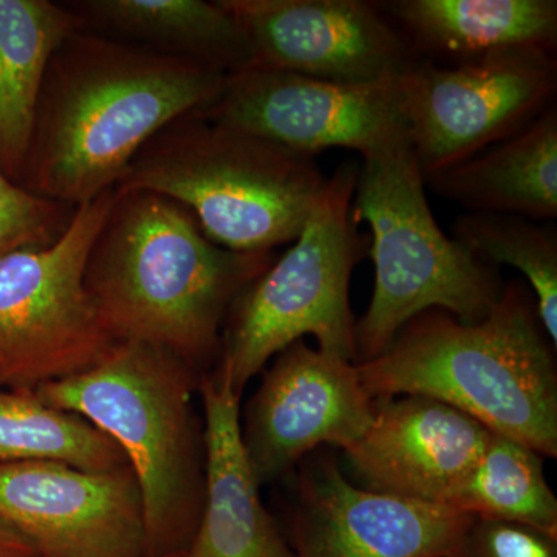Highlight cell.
Returning <instances> with one entry per match:
<instances>
[{
  "label": "cell",
  "mask_w": 557,
  "mask_h": 557,
  "mask_svg": "<svg viewBox=\"0 0 557 557\" xmlns=\"http://www.w3.org/2000/svg\"><path fill=\"white\" fill-rule=\"evenodd\" d=\"M490 434L446 403L401 395L375 399L372 424L344 453L366 490L453 507Z\"/></svg>",
  "instance_id": "obj_15"
},
{
  "label": "cell",
  "mask_w": 557,
  "mask_h": 557,
  "mask_svg": "<svg viewBox=\"0 0 557 557\" xmlns=\"http://www.w3.org/2000/svg\"><path fill=\"white\" fill-rule=\"evenodd\" d=\"M73 212L69 205L28 193L0 170V259L16 249L53 244Z\"/></svg>",
  "instance_id": "obj_24"
},
{
  "label": "cell",
  "mask_w": 557,
  "mask_h": 557,
  "mask_svg": "<svg viewBox=\"0 0 557 557\" xmlns=\"http://www.w3.org/2000/svg\"><path fill=\"white\" fill-rule=\"evenodd\" d=\"M373 412L375 399L355 362L296 341L276 355L245 412L242 440L259 485L321 446L347 449L366 434Z\"/></svg>",
  "instance_id": "obj_14"
},
{
  "label": "cell",
  "mask_w": 557,
  "mask_h": 557,
  "mask_svg": "<svg viewBox=\"0 0 557 557\" xmlns=\"http://www.w3.org/2000/svg\"><path fill=\"white\" fill-rule=\"evenodd\" d=\"M474 518L354 485L335 457L302 468L289 519L295 557H463Z\"/></svg>",
  "instance_id": "obj_13"
},
{
  "label": "cell",
  "mask_w": 557,
  "mask_h": 557,
  "mask_svg": "<svg viewBox=\"0 0 557 557\" xmlns=\"http://www.w3.org/2000/svg\"><path fill=\"white\" fill-rule=\"evenodd\" d=\"M454 239L486 265L519 270L533 289L539 321L557 344V231L518 215L469 212L454 223Z\"/></svg>",
  "instance_id": "obj_23"
},
{
  "label": "cell",
  "mask_w": 557,
  "mask_h": 557,
  "mask_svg": "<svg viewBox=\"0 0 557 557\" xmlns=\"http://www.w3.org/2000/svg\"><path fill=\"white\" fill-rule=\"evenodd\" d=\"M200 375L170 351L120 343L94 368L32 391L109 435L143 498L148 556L183 555L205 502V440L194 410Z\"/></svg>",
  "instance_id": "obj_4"
},
{
  "label": "cell",
  "mask_w": 557,
  "mask_h": 557,
  "mask_svg": "<svg viewBox=\"0 0 557 557\" xmlns=\"http://www.w3.org/2000/svg\"><path fill=\"white\" fill-rule=\"evenodd\" d=\"M113 200L115 189L106 190L75 208L53 244L0 259V388L35 391L78 375L119 344L84 285L87 258Z\"/></svg>",
  "instance_id": "obj_8"
},
{
  "label": "cell",
  "mask_w": 557,
  "mask_h": 557,
  "mask_svg": "<svg viewBox=\"0 0 557 557\" xmlns=\"http://www.w3.org/2000/svg\"><path fill=\"white\" fill-rule=\"evenodd\" d=\"M226 73L81 28L54 50L20 185L79 207L115 189L139 149L215 101Z\"/></svg>",
  "instance_id": "obj_1"
},
{
  "label": "cell",
  "mask_w": 557,
  "mask_h": 557,
  "mask_svg": "<svg viewBox=\"0 0 557 557\" xmlns=\"http://www.w3.org/2000/svg\"><path fill=\"white\" fill-rule=\"evenodd\" d=\"M84 27L69 3L0 0V170L17 185L51 57Z\"/></svg>",
  "instance_id": "obj_19"
},
{
  "label": "cell",
  "mask_w": 557,
  "mask_h": 557,
  "mask_svg": "<svg viewBox=\"0 0 557 557\" xmlns=\"http://www.w3.org/2000/svg\"><path fill=\"white\" fill-rule=\"evenodd\" d=\"M379 5L420 57L440 54L457 64L518 47H556V0H394Z\"/></svg>",
  "instance_id": "obj_18"
},
{
  "label": "cell",
  "mask_w": 557,
  "mask_h": 557,
  "mask_svg": "<svg viewBox=\"0 0 557 557\" xmlns=\"http://www.w3.org/2000/svg\"><path fill=\"white\" fill-rule=\"evenodd\" d=\"M410 141L424 177L518 134L555 100V50L518 47L478 60L418 62L401 81Z\"/></svg>",
  "instance_id": "obj_9"
},
{
  "label": "cell",
  "mask_w": 557,
  "mask_h": 557,
  "mask_svg": "<svg viewBox=\"0 0 557 557\" xmlns=\"http://www.w3.org/2000/svg\"><path fill=\"white\" fill-rule=\"evenodd\" d=\"M86 28L211 65L231 75L255 65L239 22L225 7L205 0H87L69 3Z\"/></svg>",
  "instance_id": "obj_20"
},
{
  "label": "cell",
  "mask_w": 557,
  "mask_h": 557,
  "mask_svg": "<svg viewBox=\"0 0 557 557\" xmlns=\"http://www.w3.org/2000/svg\"><path fill=\"white\" fill-rule=\"evenodd\" d=\"M273 262V252L214 244L177 201L115 190L84 285L116 343L161 348L205 375L231 307Z\"/></svg>",
  "instance_id": "obj_2"
},
{
  "label": "cell",
  "mask_w": 557,
  "mask_h": 557,
  "mask_svg": "<svg viewBox=\"0 0 557 557\" xmlns=\"http://www.w3.org/2000/svg\"><path fill=\"white\" fill-rule=\"evenodd\" d=\"M351 219L369 225L368 252L375 269L372 300L355 324L357 364L380 357L424 311L443 310L475 324L500 298L504 288L494 267L435 222L410 139L362 159Z\"/></svg>",
  "instance_id": "obj_6"
},
{
  "label": "cell",
  "mask_w": 557,
  "mask_h": 557,
  "mask_svg": "<svg viewBox=\"0 0 557 557\" xmlns=\"http://www.w3.org/2000/svg\"><path fill=\"white\" fill-rule=\"evenodd\" d=\"M358 170L343 164L327 178L298 239L231 307L215 373L240 397L270 359L307 335L325 354L357 359L348 287L369 249L351 219Z\"/></svg>",
  "instance_id": "obj_7"
},
{
  "label": "cell",
  "mask_w": 557,
  "mask_h": 557,
  "mask_svg": "<svg viewBox=\"0 0 557 557\" xmlns=\"http://www.w3.org/2000/svg\"><path fill=\"white\" fill-rule=\"evenodd\" d=\"M438 196L469 212L557 218L556 102L511 137L424 177Z\"/></svg>",
  "instance_id": "obj_17"
},
{
  "label": "cell",
  "mask_w": 557,
  "mask_h": 557,
  "mask_svg": "<svg viewBox=\"0 0 557 557\" xmlns=\"http://www.w3.org/2000/svg\"><path fill=\"white\" fill-rule=\"evenodd\" d=\"M54 461L90 472L131 468L120 446L67 410L51 408L32 391L0 388V463Z\"/></svg>",
  "instance_id": "obj_21"
},
{
  "label": "cell",
  "mask_w": 557,
  "mask_h": 557,
  "mask_svg": "<svg viewBox=\"0 0 557 557\" xmlns=\"http://www.w3.org/2000/svg\"><path fill=\"white\" fill-rule=\"evenodd\" d=\"M547 339L533 293L511 284L482 321L424 311L357 368L373 399L435 398L494 434L556 457L557 379Z\"/></svg>",
  "instance_id": "obj_3"
},
{
  "label": "cell",
  "mask_w": 557,
  "mask_h": 557,
  "mask_svg": "<svg viewBox=\"0 0 557 557\" xmlns=\"http://www.w3.org/2000/svg\"><path fill=\"white\" fill-rule=\"evenodd\" d=\"M150 557V556H148ZM161 557H182V555H174V556H161Z\"/></svg>",
  "instance_id": "obj_27"
},
{
  "label": "cell",
  "mask_w": 557,
  "mask_h": 557,
  "mask_svg": "<svg viewBox=\"0 0 557 557\" xmlns=\"http://www.w3.org/2000/svg\"><path fill=\"white\" fill-rule=\"evenodd\" d=\"M463 557H557V537L522 523L474 518Z\"/></svg>",
  "instance_id": "obj_25"
},
{
  "label": "cell",
  "mask_w": 557,
  "mask_h": 557,
  "mask_svg": "<svg viewBox=\"0 0 557 557\" xmlns=\"http://www.w3.org/2000/svg\"><path fill=\"white\" fill-rule=\"evenodd\" d=\"M325 183L313 157L196 112L153 135L115 190L177 201L220 247L273 252L298 239Z\"/></svg>",
  "instance_id": "obj_5"
},
{
  "label": "cell",
  "mask_w": 557,
  "mask_h": 557,
  "mask_svg": "<svg viewBox=\"0 0 557 557\" xmlns=\"http://www.w3.org/2000/svg\"><path fill=\"white\" fill-rule=\"evenodd\" d=\"M205 502L199 527L182 557H295L260 500L242 440L240 395L228 380L205 373Z\"/></svg>",
  "instance_id": "obj_16"
},
{
  "label": "cell",
  "mask_w": 557,
  "mask_h": 557,
  "mask_svg": "<svg viewBox=\"0 0 557 557\" xmlns=\"http://www.w3.org/2000/svg\"><path fill=\"white\" fill-rule=\"evenodd\" d=\"M401 79L343 84L252 65L226 76L199 115L313 157L321 150H357L361 159L408 141Z\"/></svg>",
  "instance_id": "obj_10"
},
{
  "label": "cell",
  "mask_w": 557,
  "mask_h": 557,
  "mask_svg": "<svg viewBox=\"0 0 557 557\" xmlns=\"http://www.w3.org/2000/svg\"><path fill=\"white\" fill-rule=\"evenodd\" d=\"M245 32L255 65L343 84L405 78L421 61L379 2L220 0Z\"/></svg>",
  "instance_id": "obj_11"
},
{
  "label": "cell",
  "mask_w": 557,
  "mask_h": 557,
  "mask_svg": "<svg viewBox=\"0 0 557 557\" xmlns=\"http://www.w3.org/2000/svg\"><path fill=\"white\" fill-rule=\"evenodd\" d=\"M0 557H38L30 545L0 528Z\"/></svg>",
  "instance_id": "obj_26"
},
{
  "label": "cell",
  "mask_w": 557,
  "mask_h": 557,
  "mask_svg": "<svg viewBox=\"0 0 557 557\" xmlns=\"http://www.w3.org/2000/svg\"><path fill=\"white\" fill-rule=\"evenodd\" d=\"M542 460L530 446L491 432L453 507L475 519L522 523L557 537V498Z\"/></svg>",
  "instance_id": "obj_22"
},
{
  "label": "cell",
  "mask_w": 557,
  "mask_h": 557,
  "mask_svg": "<svg viewBox=\"0 0 557 557\" xmlns=\"http://www.w3.org/2000/svg\"><path fill=\"white\" fill-rule=\"evenodd\" d=\"M0 528L38 557H148L143 498L131 468L0 463Z\"/></svg>",
  "instance_id": "obj_12"
}]
</instances>
